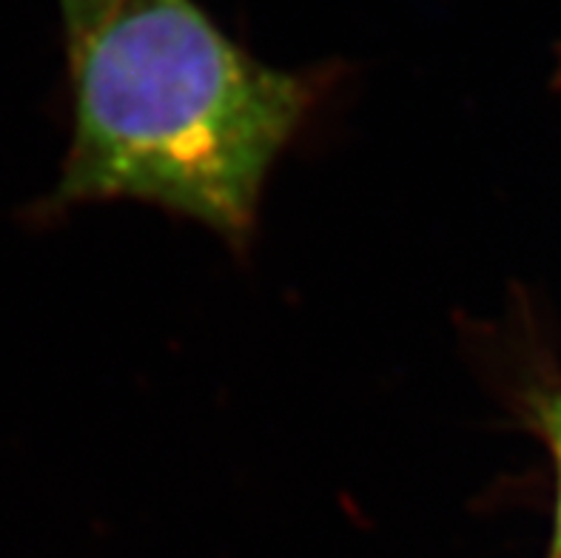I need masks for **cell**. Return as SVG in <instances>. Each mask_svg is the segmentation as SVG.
<instances>
[{
    "label": "cell",
    "mask_w": 561,
    "mask_h": 558,
    "mask_svg": "<svg viewBox=\"0 0 561 558\" xmlns=\"http://www.w3.org/2000/svg\"><path fill=\"white\" fill-rule=\"evenodd\" d=\"M541 428L553 451L556 470H559V510H556V553L553 558H561V394L550 396L548 402L541 405Z\"/></svg>",
    "instance_id": "3"
},
{
    "label": "cell",
    "mask_w": 561,
    "mask_h": 558,
    "mask_svg": "<svg viewBox=\"0 0 561 558\" xmlns=\"http://www.w3.org/2000/svg\"><path fill=\"white\" fill-rule=\"evenodd\" d=\"M71 143L55 205L146 200L222 237L311 106L302 75L237 46L194 0H117L69 49Z\"/></svg>",
    "instance_id": "1"
},
{
    "label": "cell",
    "mask_w": 561,
    "mask_h": 558,
    "mask_svg": "<svg viewBox=\"0 0 561 558\" xmlns=\"http://www.w3.org/2000/svg\"><path fill=\"white\" fill-rule=\"evenodd\" d=\"M117 0H60V12H64L66 26V46L83 41L94 26L114 9Z\"/></svg>",
    "instance_id": "2"
}]
</instances>
